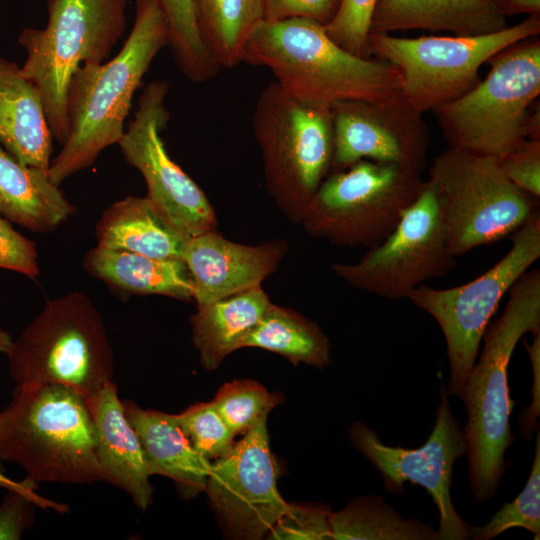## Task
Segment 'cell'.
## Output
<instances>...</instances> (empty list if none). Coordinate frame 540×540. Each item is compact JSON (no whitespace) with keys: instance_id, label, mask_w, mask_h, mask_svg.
I'll use <instances>...</instances> for the list:
<instances>
[{"instance_id":"obj_10","label":"cell","mask_w":540,"mask_h":540,"mask_svg":"<svg viewBox=\"0 0 540 540\" xmlns=\"http://www.w3.org/2000/svg\"><path fill=\"white\" fill-rule=\"evenodd\" d=\"M539 257L538 208L514 232L512 247L506 255L481 276L447 289L421 284L407 297L431 315L443 332L450 369L446 387L449 396L460 397L499 302Z\"/></svg>"},{"instance_id":"obj_21","label":"cell","mask_w":540,"mask_h":540,"mask_svg":"<svg viewBox=\"0 0 540 540\" xmlns=\"http://www.w3.org/2000/svg\"><path fill=\"white\" fill-rule=\"evenodd\" d=\"M506 27L491 0H378L369 33L422 29L475 36Z\"/></svg>"},{"instance_id":"obj_28","label":"cell","mask_w":540,"mask_h":540,"mask_svg":"<svg viewBox=\"0 0 540 540\" xmlns=\"http://www.w3.org/2000/svg\"><path fill=\"white\" fill-rule=\"evenodd\" d=\"M334 540H440L431 525L416 518H404L380 495L351 500L329 516Z\"/></svg>"},{"instance_id":"obj_8","label":"cell","mask_w":540,"mask_h":540,"mask_svg":"<svg viewBox=\"0 0 540 540\" xmlns=\"http://www.w3.org/2000/svg\"><path fill=\"white\" fill-rule=\"evenodd\" d=\"M428 176L454 257L511 235L538 209V199L516 187L495 157L449 147L435 157Z\"/></svg>"},{"instance_id":"obj_16","label":"cell","mask_w":540,"mask_h":540,"mask_svg":"<svg viewBox=\"0 0 540 540\" xmlns=\"http://www.w3.org/2000/svg\"><path fill=\"white\" fill-rule=\"evenodd\" d=\"M262 415L224 457L211 463L205 492L236 537L260 539L288 508L277 489L279 469Z\"/></svg>"},{"instance_id":"obj_20","label":"cell","mask_w":540,"mask_h":540,"mask_svg":"<svg viewBox=\"0 0 540 540\" xmlns=\"http://www.w3.org/2000/svg\"><path fill=\"white\" fill-rule=\"evenodd\" d=\"M52 138L38 88L0 58V145L22 164L48 171Z\"/></svg>"},{"instance_id":"obj_22","label":"cell","mask_w":540,"mask_h":540,"mask_svg":"<svg viewBox=\"0 0 540 540\" xmlns=\"http://www.w3.org/2000/svg\"><path fill=\"white\" fill-rule=\"evenodd\" d=\"M151 475L172 479L185 498L205 491L211 462L198 453L170 414L122 401Z\"/></svg>"},{"instance_id":"obj_11","label":"cell","mask_w":540,"mask_h":540,"mask_svg":"<svg viewBox=\"0 0 540 540\" xmlns=\"http://www.w3.org/2000/svg\"><path fill=\"white\" fill-rule=\"evenodd\" d=\"M423 183L395 165L360 160L320 184L313 196L316 225L334 239L373 248L395 229Z\"/></svg>"},{"instance_id":"obj_12","label":"cell","mask_w":540,"mask_h":540,"mask_svg":"<svg viewBox=\"0 0 540 540\" xmlns=\"http://www.w3.org/2000/svg\"><path fill=\"white\" fill-rule=\"evenodd\" d=\"M436 420L427 441L419 448L393 447L380 440L364 422L349 429L352 445L379 471L386 492L404 493V483L417 484L429 493L439 514L440 540L470 539L471 526L454 508L451 483L455 462L466 455L461 425L454 417L446 386L440 383Z\"/></svg>"},{"instance_id":"obj_4","label":"cell","mask_w":540,"mask_h":540,"mask_svg":"<svg viewBox=\"0 0 540 540\" xmlns=\"http://www.w3.org/2000/svg\"><path fill=\"white\" fill-rule=\"evenodd\" d=\"M0 458L34 483L106 481L86 398L58 383L16 385L0 412Z\"/></svg>"},{"instance_id":"obj_7","label":"cell","mask_w":540,"mask_h":540,"mask_svg":"<svg viewBox=\"0 0 540 540\" xmlns=\"http://www.w3.org/2000/svg\"><path fill=\"white\" fill-rule=\"evenodd\" d=\"M6 355L16 385L58 383L87 398L112 381L113 353L103 319L80 292L48 300Z\"/></svg>"},{"instance_id":"obj_2","label":"cell","mask_w":540,"mask_h":540,"mask_svg":"<svg viewBox=\"0 0 540 540\" xmlns=\"http://www.w3.org/2000/svg\"><path fill=\"white\" fill-rule=\"evenodd\" d=\"M168 37L158 1L137 0L133 27L119 53L76 70L67 93L69 135L48 169L53 183L60 185L119 143L133 95L155 56L168 45Z\"/></svg>"},{"instance_id":"obj_15","label":"cell","mask_w":540,"mask_h":540,"mask_svg":"<svg viewBox=\"0 0 540 540\" xmlns=\"http://www.w3.org/2000/svg\"><path fill=\"white\" fill-rule=\"evenodd\" d=\"M252 126L277 177L313 197L333 160L331 106L292 97L274 81L257 100Z\"/></svg>"},{"instance_id":"obj_41","label":"cell","mask_w":540,"mask_h":540,"mask_svg":"<svg viewBox=\"0 0 540 540\" xmlns=\"http://www.w3.org/2000/svg\"><path fill=\"white\" fill-rule=\"evenodd\" d=\"M12 341L10 334L0 326V354L6 355Z\"/></svg>"},{"instance_id":"obj_34","label":"cell","mask_w":540,"mask_h":540,"mask_svg":"<svg viewBox=\"0 0 540 540\" xmlns=\"http://www.w3.org/2000/svg\"><path fill=\"white\" fill-rule=\"evenodd\" d=\"M378 0H341L333 19L326 24L328 36L346 51L368 58V36Z\"/></svg>"},{"instance_id":"obj_32","label":"cell","mask_w":540,"mask_h":540,"mask_svg":"<svg viewBox=\"0 0 540 540\" xmlns=\"http://www.w3.org/2000/svg\"><path fill=\"white\" fill-rule=\"evenodd\" d=\"M281 400L280 394L268 392L255 381L236 380L221 386L211 403L229 430L237 435L246 433Z\"/></svg>"},{"instance_id":"obj_18","label":"cell","mask_w":540,"mask_h":540,"mask_svg":"<svg viewBox=\"0 0 540 540\" xmlns=\"http://www.w3.org/2000/svg\"><path fill=\"white\" fill-rule=\"evenodd\" d=\"M277 252L227 241L213 231L190 237L183 260L198 307L260 286L274 267Z\"/></svg>"},{"instance_id":"obj_40","label":"cell","mask_w":540,"mask_h":540,"mask_svg":"<svg viewBox=\"0 0 540 540\" xmlns=\"http://www.w3.org/2000/svg\"><path fill=\"white\" fill-rule=\"evenodd\" d=\"M504 15L528 14L539 15L540 0H491Z\"/></svg>"},{"instance_id":"obj_24","label":"cell","mask_w":540,"mask_h":540,"mask_svg":"<svg viewBox=\"0 0 540 540\" xmlns=\"http://www.w3.org/2000/svg\"><path fill=\"white\" fill-rule=\"evenodd\" d=\"M96 235L98 246L180 260L190 238L173 227L147 197L136 196L109 206L97 224Z\"/></svg>"},{"instance_id":"obj_13","label":"cell","mask_w":540,"mask_h":540,"mask_svg":"<svg viewBox=\"0 0 540 540\" xmlns=\"http://www.w3.org/2000/svg\"><path fill=\"white\" fill-rule=\"evenodd\" d=\"M456 266L446 243L439 200L427 180L416 201L379 245L351 265L333 269L352 285L390 300L407 298L427 280Z\"/></svg>"},{"instance_id":"obj_19","label":"cell","mask_w":540,"mask_h":540,"mask_svg":"<svg viewBox=\"0 0 540 540\" xmlns=\"http://www.w3.org/2000/svg\"><path fill=\"white\" fill-rule=\"evenodd\" d=\"M86 401L95 427L96 455L106 482L124 490L138 508L146 510L153 495L150 474L116 384L109 382Z\"/></svg>"},{"instance_id":"obj_25","label":"cell","mask_w":540,"mask_h":540,"mask_svg":"<svg viewBox=\"0 0 540 540\" xmlns=\"http://www.w3.org/2000/svg\"><path fill=\"white\" fill-rule=\"evenodd\" d=\"M93 276L136 294H158L189 300L194 295L190 272L180 259H158L102 246L92 248L84 259Z\"/></svg>"},{"instance_id":"obj_3","label":"cell","mask_w":540,"mask_h":540,"mask_svg":"<svg viewBox=\"0 0 540 540\" xmlns=\"http://www.w3.org/2000/svg\"><path fill=\"white\" fill-rule=\"evenodd\" d=\"M242 62L271 71L290 96L329 106L381 101L401 90L393 65L346 51L324 25L304 18L264 21L247 43Z\"/></svg>"},{"instance_id":"obj_6","label":"cell","mask_w":540,"mask_h":540,"mask_svg":"<svg viewBox=\"0 0 540 540\" xmlns=\"http://www.w3.org/2000/svg\"><path fill=\"white\" fill-rule=\"evenodd\" d=\"M127 0H48L43 29L25 28L18 37L26 51L21 67L39 90L53 137L69 135L67 93L83 64L103 63L126 27Z\"/></svg>"},{"instance_id":"obj_23","label":"cell","mask_w":540,"mask_h":540,"mask_svg":"<svg viewBox=\"0 0 540 540\" xmlns=\"http://www.w3.org/2000/svg\"><path fill=\"white\" fill-rule=\"evenodd\" d=\"M75 211L44 171L16 160L0 145V214L33 232H49Z\"/></svg>"},{"instance_id":"obj_35","label":"cell","mask_w":540,"mask_h":540,"mask_svg":"<svg viewBox=\"0 0 540 540\" xmlns=\"http://www.w3.org/2000/svg\"><path fill=\"white\" fill-rule=\"evenodd\" d=\"M327 507L291 505L270 530L269 538L278 540L331 539Z\"/></svg>"},{"instance_id":"obj_30","label":"cell","mask_w":540,"mask_h":540,"mask_svg":"<svg viewBox=\"0 0 540 540\" xmlns=\"http://www.w3.org/2000/svg\"><path fill=\"white\" fill-rule=\"evenodd\" d=\"M168 23V45L183 75L195 83L214 78L220 66L206 50L196 25L193 0H157Z\"/></svg>"},{"instance_id":"obj_14","label":"cell","mask_w":540,"mask_h":540,"mask_svg":"<svg viewBox=\"0 0 540 540\" xmlns=\"http://www.w3.org/2000/svg\"><path fill=\"white\" fill-rule=\"evenodd\" d=\"M168 88L164 81L144 88L118 144L125 161L144 177L153 206L179 232L193 237L212 231L216 219L203 191L170 158L161 139L170 118L165 105Z\"/></svg>"},{"instance_id":"obj_31","label":"cell","mask_w":540,"mask_h":540,"mask_svg":"<svg viewBox=\"0 0 540 540\" xmlns=\"http://www.w3.org/2000/svg\"><path fill=\"white\" fill-rule=\"evenodd\" d=\"M524 528L540 538V433L537 431L535 454L529 478L521 493L504 503L488 523L471 527L473 540H491L511 528Z\"/></svg>"},{"instance_id":"obj_33","label":"cell","mask_w":540,"mask_h":540,"mask_svg":"<svg viewBox=\"0 0 540 540\" xmlns=\"http://www.w3.org/2000/svg\"><path fill=\"white\" fill-rule=\"evenodd\" d=\"M195 450L211 461L226 456L235 435L221 419L211 402L197 403L179 414H170Z\"/></svg>"},{"instance_id":"obj_39","label":"cell","mask_w":540,"mask_h":540,"mask_svg":"<svg viewBox=\"0 0 540 540\" xmlns=\"http://www.w3.org/2000/svg\"><path fill=\"white\" fill-rule=\"evenodd\" d=\"M340 2L341 0H263L264 21L304 18L325 26L335 16Z\"/></svg>"},{"instance_id":"obj_37","label":"cell","mask_w":540,"mask_h":540,"mask_svg":"<svg viewBox=\"0 0 540 540\" xmlns=\"http://www.w3.org/2000/svg\"><path fill=\"white\" fill-rule=\"evenodd\" d=\"M0 268L34 279L39 274L36 244L17 232L0 214Z\"/></svg>"},{"instance_id":"obj_36","label":"cell","mask_w":540,"mask_h":540,"mask_svg":"<svg viewBox=\"0 0 540 540\" xmlns=\"http://www.w3.org/2000/svg\"><path fill=\"white\" fill-rule=\"evenodd\" d=\"M505 176L530 196L540 197V140L524 139L499 158Z\"/></svg>"},{"instance_id":"obj_9","label":"cell","mask_w":540,"mask_h":540,"mask_svg":"<svg viewBox=\"0 0 540 540\" xmlns=\"http://www.w3.org/2000/svg\"><path fill=\"white\" fill-rule=\"evenodd\" d=\"M540 33L539 15L502 30L475 36L395 37L369 33V53L393 65L400 95L418 113L434 111L469 92L480 67L507 47Z\"/></svg>"},{"instance_id":"obj_17","label":"cell","mask_w":540,"mask_h":540,"mask_svg":"<svg viewBox=\"0 0 540 540\" xmlns=\"http://www.w3.org/2000/svg\"><path fill=\"white\" fill-rule=\"evenodd\" d=\"M332 163L348 168L360 160L395 165L421 175L429 133L422 119L399 94L381 101H343L331 106Z\"/></svg>"},{"instance_id":"obj_27","label":"cell","mask_w":540,"mask_h":540,"mask_svg":"<svg viewBox=\"0 0 540 540\" xmlns=\"http://www.w3.org/2000/svg\"><path fill=\"white\" fill-rule=\"evenodd\" d=\"M200 38L220 68L243 61L247 43L264 22L263 0H193Z\"/></svg>"},{"instance_id":"obj_38","label":"cell","mask_w":540,"mask_h":540,"mask_svg":"<svg viewBox=\"0 0 540 540\" xmlns=\"http://www.w3.org/2000/svg\"><path fill=\"white\" fill-rule=\"evenodd\" d=\"M26 486L10 490L0 504V540H18L35 520L34 506L30 498L32 481Z\"/></svg>"},{"instance_id":"obj_5","label":"cell","mask_w":540,"mask_h":540,"mask_svg":"<svg viewBox=\"0 0 540 540\" xmlns=\"http://www.w3.org/2000/svg\"><path fill=\"white\" fill-rule=\"evenodd\" d=\"M530 38L491 58L483 80L433 111L449 147L499 159L527 137L539 139L529 108L540 94V41Z\"/></svg>"},{"instance_id":"obj_29","label":"cell","mask_w":540,"mask_h":540,"mask_svg":"<svg viewBox=\"0 0 540 540\" xmlns=\"http://www.w3.org/2000/svg\"><path fill=\"white\" fill-rule=\"evenodd\" d=\"M260 347L279 353L293 363L319 368L330 362V344L312 322L270 305L258 323L242 338V347Z\"/></svg>"},{"instance_id":"obj_1","label":"cell","mask_w":540,"mask_h":540,"mask_svg":"<svg viewBox=\"0 0 540 540\" xmlns=\"http://www.w3.org/2000/svg\"><path fill=\"white\" fill-rule=\"evenodd\" d=\"M508 292L503 313L483 333L482 352L460 395L467 412L462 431L469 485L479 502L497 493L510 463L505 454L515 436L509 422L514 402L509 396L508 365L520 339L540 331V270H527Z\"/></svg>"},{"instance_id":"obj_26","label":"cell","mask_w":540,"mask_h":540,"mask_svg":"<svg viewBox=\"0 0 540 540\" xmlns=\"http://www.w3.org/2000/svg\"><path fill=\"white\" fill-rule=\"evenodd\" d=\"M271 305L260 286L198 307L192 317L193 341L206 369L240 348L242 338L258 323Z\"/></svg>"}]
</instances>
